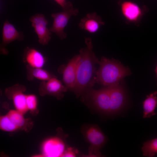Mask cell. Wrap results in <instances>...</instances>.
<instances>
[{
	"mask_svg": "<svg viewBox=\"0 0 157 157\" xmlns=\"http://www.w3.org/2000/svg\"><path fill=\"white\" fill-rule=\"evenodd\" d=\"M85 47L79 51L80 59L77 66L76 81L72 90L78 97L95 83L94 76L96 72L95 65L99 64L100 61L93 51L91 38H85Z\"/></svg>",
	"mask_w": 157,
	"mask_h": 157,
	"instance_id": "6da1fadb",
	"label": "cell"
},
{
	"mask_svg": "<svg viewBox=\"0 0 157 157\" xmlns=\"http://www.w3.org/2000/svg\"><path fill=\"white\" fill-rule=\"evenodd\" d=\"M99 64V67L95 74V81L107 87L119 83L122 79L131 74L128 67L113 59L102 57Z\"/></svg>",
	"mask_w": 157,
	"mask_h": 157,
	"instance_id": "7a4b0ae2",
	"label": "cell"
},
{
	"mask_svg": "<svg viewBox=\"0 0 157 157\" xmlns=\"http://www.w3.org/2000/svg\"><path fill=\"white\" fill-rule=\"evenodd\" d=\"M81 132L85 140L90 144L89 154L92 156H101L100 150L107 141L105 134L97 125L89 124L83 125Z\"/></svg>",
	"mask_w": 157,
	"mask_h": 157,
	"instance_id": "3957f363",
	"label": "cell"
},
{
	"mask_svg": "<svg viewBox=\"0 0 157 157\" xmlns=\"http://www.w3.org/2000/svg\"><path fill=\"white\" fill-rule=\"evenodd\" d=\"M78 13V10L74 8L72 3L69 2L62 11L51 14L53 22L51 27L49 28L50 31L55 33L60 39H65L67 34L64 31L65 28L70 18L77 15Z\"/></svg>",
	"mask_w": 157,
	"mask_h": 157,
	"instance_id": "277c9868",
	"label": "cell"
},
{
	"mask_svg": "<svg viewBox=\"0 0 157 157\" xmlns=\"http://www.w3.org/2000/svg\"><path fill=\"white\" fill-rule=\"evenodd\" d=\"M84 92L86 98L97 111L104 114H110V98L108 87L99 90L90 88Z\"/></svg>",
	"mask_w": 157,
	"mask_h": 157,
	"instance_id": "5b68a950",
	"label": "cell"
},
{
	"mask_svg": "<svg viewBox=\"0 0 157 157\" xmlns=\"http://www.w3.org/2000/svg\"><path fill=\"white\" fill-rule=\"evenodd\" d=\"M29 21L38 35L39 43L43 45L47 44L51 39L52 32L47 27L48 22L44 15L35 14L31 17Z\"/></svg>",
	"mask_w": 157,
	"mask_h": 157,
	"instance_id": "8992f818",
	"label": "cell"
},
{
	"mask_svg": "<svg viewBox=\"0 0 157 157\" xmlns=\"http://www.w3.org/2000/svg\"><path fill=\"white\" fill-rule=\"evenodd\" d=\"M26 89L24 85L17 84L6 89L5 91L8 98L13 100L16 110L23 114L28 110L26 95L24 93Z\"/></svg>",
	"mask_w": 157,
	"mask_h": 157,
	"instance_id": "52a82bcc",
	"label": "cell"
},
{
	"mask_svg": "<svg viewBox=\"0 0 157 157\" xmlns=\"http://www.w3.org/2000/svg\"><path fill=\"white\" fill-rule=\"evenodd\" d=\"M24 37L23 32L17 31L8 20H6L3 26L2 41L0 47V53L4 55L8 54V51L6 49V46L16 40L22 41L24 40Z\"/></svg>",
	"mask_w": 157,
	"mask_h": 157,
	"instance_id": "ba28073f",
	"label": "cell"
},
{
	"mask_svg": "<svg viewBox=\"0 0 157 157\" xmlns=\"http://www.w3.org/2000/svg\"><path fill=\"white\" fill-rule=\"evenodd\" d=\"M67 90V87L54 76L47 81H42L39 91L41 96L49 95L55 97L58 99H60L63 96V93Z\"/></svg>",
	"mask_w": 157,
	"mask_h": 157,
	"instance_id": "9c48e42d",
	"label": "cell"
},
{
	"mask_svg": "<svg viewBox=\"0 0 157 157\" xmlns=\"http://www.w3.org/2000/svg\"><path fill=\"white\" fill-rule=\"evenodd\" d=\"M122 13L126 20L136 24L139 22L147 8H142L137 3L131 1H123L120 3Z\"/></svg>",
	"mask_w": 157,
	"mask_h": 157,
	"instance_id": "30bf717a",
	"label": "cell"
},
{
	"mask_svg": "<svg viewBox=\"0 0 157 157\" xmlns=\"http://www.w3.org/2000/svg\"><path fill=\"white\" fill-rule=\"evenodd\" d=\"M42 149L43 156L62 157L65 150V147L61 139L54 137L46 140L42 145Z\"/></svg>",
	"mask_w": 157,
	"mask_h": 157,
	"instance_id": "8fae6325",
	"label": "cell"
},
{
	"mask_svg": "<svg viewBox=\"0 0 157 157\" xmlns=\"http://www.w3.org/2000/svg\"><path fill=\"white\" fill-rule=\"evenodd\" d=\"M107 87L110 98V114L115 113L121 109L125 104V92L119 83Z\"/></svg>",
	"mask_w": 157,
	"mask_h": 157,
	"instance_id": "7c38bea8",
	"label": "cell"
},
{
	"mask_svg": "<svg viewBox=\"0 0 157 157\" xmlns=\"http://www.w3.org/2000/svg\"><path fill=\"white\" fill-rule=\"evenodd\" d=\"M80 59L79 54L74 56L64 67L62 71L63 80L68 89L72 90L75 86L77 66Z\"/></svg>",
	"mask_w": 157,
	"mask_h": 157,
	"instance_id": "4fadbf2b",
	"label": "cell"
},
{
	"mask_svg": "<svg viewBox=\"0 0 157 157\" xmlns=\"http://www.w3.org/2000/svg\"><path fill=\"white\" fill-rule=\"evenodd\" d=\"M104 24L101 17L94 12L87 13L82 18L78 26L81 29L94 33L97 32L100 27Z\"/></svg>",
	"mask_w": 157,
	"mask_h": 157,
	"instance_id": "5bb4252c",
	"label": "cell"
},
{
	"mask_svg": "<svg viewBox=\"0 0 157 157\" xmlns=\"http://www.w3.org/2000/svg\"><path fill=\"white\" fill-rule=\"evenodd\" d=\"M23 60L33 68H42L47 61L46 58L39 51L32 47L26 48L24 52Z\"/></svg>",
	"mask_w": 157,
	"mask_h": 157,
	"instance_id": "9a60e30c",
	"label": "cell"
},
{
	"mask_svg": "<svg viewBox=\"0 0 157 157\" xmlns=\"http://www.w3.org/2000/svg\"><path fill=\"white\" fill-rule=\"evenodd\" d=\"M144 118H149L155 115V110L157 107V91L147 96L143 102Z\"/></svg>",
	"mask_w": 157,
	"mask_h": 157,
	"instance_id": "2e32d148",
	"label": "cell"
},
{
	"mask_svg": "<svg viewBox=\"0 0 157 157\" xmlns=\"http://www.w3.org/2000/svg\"><path fill=\"white\" fill-rule=\"evenodd\" d=\"M26 68L27 77L29 81H32L35 78L42 81H45L55 76L42 68H33L28 65Z\"/></svg>",
	"mask_w": 157,
	"mask_h": 157,
	"instance_id": "e0dca14e",
	"label": "cell"
},
{
	"mask_svg": "<svg viewBox=\"0 0 157 157\" xmlns=\"http://www.w3.org/2000/svg\"><path fill=\"white\" fill-rule=\"evenodd\" d=\"M142 150L143 156L149 157L154 156L157 154V138L144 142Z\"/></svg>",
	"mask_w": 157,
	"mask_h": 157,
	"instance_id": "ac0fdd59",
	"label": "cell"
},
{
	"mask_svg": "<svg viewBox=\"0 0 157 157\" xmlns=\"http://www.w3.org/2000/svg\"><path fill=\"white\" fill-rule=\"evenodd\" d=\"M7 115L18 129L24 127L26 121L23 116V114L16 110H11Z\"/></svg>",
	"mask_w": 157,
	"mask_h": 157,
	"instance_id": "d6986e66",
	"label": "cell"
},
{
	"mask_svg": "<svg viewBox=\"0 0 157 157\" xmlns=\"http://www.w3.org/2000/svg\"><path fill=\"white\" fill-rule=\"evenodd\" d=\"M0 128L2 130L8 132L13 131L18 129L7 115L1 117Z\"/></svg>",
	"mask_w": 157,
	"mask_h": 157,
	"instance_id": "ffe728a7",
	"label": "cell"
},
{
	"mask_svg": "<svg viewBox=\"0 0 157 157\" xmlns=\"http://www.w3.org/2000/svg\"><path fill=\"white\" fill-rule=\"evenodd\" d=\"M26 104L27 109L31 111H34L37 109L38 99L35 95L29 94L26 96Z\"/></svg>",
	"mask_w": 157,
	"mask_h": 157,
	"instance_id": "44dd1931",
	"label": "cell"
},
{
	"mask_svg": "<svg viewBox=\"0 0 157 157\" xmlns=\"http://www.w3.org/2000/svg\"><path fill=\"white\" fill-rule=\"evenodd\" d=\"M75 152L71 147L69 148L65 149L62 157H76Z\"/></svg>",
	"mask_w": 157,
	"mask_h": 157,
	"instance_id": "7402d4cb",
	"label": "cell"
},
{
	"mask_svg": "<svg viewBox=\"0 0 157 157\" xmlns=\"http://www.w3.org/2000/svg\"><path fill=\"white\" fill-rule=\"evenodd\" d=\"M57 4L64 9L68 5L69 2H67L66 0H54Z\"/></svg>",
	"mask_w": 157,
	"mask_h": 157,
	"instance_id": "603a6c76",
	"label": "cell"
},
{
	"mask_svg": "<svg viewBox=\"0 0 157 157\" xmlns=\"http://www.w3.org/2000/svg\"><path fill=\"white\" fill-rule=\"evenodd\" d=\"M155 72L156 73V77H157V65L156 67V69H155Z\"/></svg>",
	"mask_w": 157,
	"mask_h": 157,
	"instance_id": "cb8c5ba5",
	"label": "cell"
}]
</instances>
